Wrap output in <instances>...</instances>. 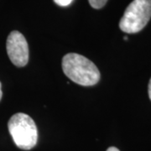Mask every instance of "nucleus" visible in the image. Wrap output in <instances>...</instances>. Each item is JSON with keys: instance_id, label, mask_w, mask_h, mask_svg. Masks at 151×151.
<instances>
[{"instance_id": "10", "label": "nucleus", "mask_w": 151, "mask_h": 151, "mask_svg": "<svg viewBox=\"0 0 151 151\" xmlns=\"http://www.w3.org/2000/svg\"><path fill=\"white\" fill-rule=\"evenodd\" d=\"M124 40H128V37H127V36H125V37H124Z\"/></svg>"}, {"instance_id": "8", "label": "nucleus", "mask_w": 151, "mask_h": 151, "mask_svg": "<svg viewBox=\"0 0 151 151\" xmlns=\"http://www.w3.org/2000/svg\"><path fill=\"white\" fill-rule=\"evenodd\" d=\"M107 151H120L119 149H117L116 147H109Z\"/></svg>"}, {"instance_id": "7", "label": "nucleus", "mask_w": 151, "mask_h": 151, "mask_svg": "<svg viewBox=\"0 0 151 151\" xmlns=\"http://www.w3.org/2000/svg\"><path fill=\"white\" fill-rule=\"evenodd\" d=\"M148 92H149V97H150V99L151 100V78H150V82H149Z\"/></svg>"}, {"instance_id": "9", "label": "nucleus", "mask_w": 151, "mask_h": 151, "mask_svg": "<svg viewBox=\"0 0 151 151\" xmlns=\"http://www.w3.org/2000/svg\"><path fill=\"white\" fill-rule=\"evenodd\" d=\"M2 97H3V92H2V85H1V82H0V101L2 99Z\"/></svg>"}, {"instance_id": "1", "label": "nucleus", "mask_w": 151, "mask_h": 151, "mask_svg": "<svg viewBox=\"0 0 151 151\" xmlns=\"http://www.w3.org/2000/svg\"><path fill=\"white\" fill-rule=\"evenodd\" d=\"M61 65L65 75L81 86H93L100 80V71L96 65L81 55L76 53L65 55Z\"/></svg>"}, {"instance_id": "3", "label": "nucleus", "mask_w": 151, "mask_h": 151, "mask_svg": "<svg viewBox=\"0 0 151 151\" xmlns=\"http://www.w3.org/2000/svg\"><path fill=\"white\" fill-rule=\"evenodd\" d=\"M151 18V0H134L127 7L119 22V28L127 34L139 32Z\"/></svg>"}, {"instance_id": "4", "label": "nucleus", "mask_w": 151, "mask_h": 151, "mask_svg": "<svg viewBox=\"0 0 151 151\" xmlns=\"http://www.w3.org/2000/svg\"><path fill=\"white\" fill-rule=\"evenodd\" d=\"M6 49L8 55L14 65L18 67L26 65L29 60V46L21 33L14 30L9 35Z\"/></svg>"}, {"instance_id": "2", "label": "nucleus", "mask_w": 151, "mask_h": 151, "mask_svg": "<svg viewBox=\"0 0 151 151\" xmlns=\"http://www.w3.org/2000/svg\"><path fill=\"white\" fill-rule=\"evenodd\" d=\"M8 128L14 144L19 149L29 150L36 145L37 127L29 115L23 113L14 114L9 120Z\"/></svg>"}, {"instance_id": "6", "label": "nucleus", "mask_w": 151, "mask_h": 151, "mask_svg": "<svg viewBox=\"0 0 151 151\" xmlns=\"http://www.w3.org/2000/svg\"><path fill=\"white\" fill-rule=\"evenodd\" d=\"M73 0H54V2L57 5L61 6V7H66V6L70 5L72 3Z\"/></svg>"}, {"instance_id": "5", "label": "nucleus", "mask_w": 151, "mask_h": 151, "mask_svg": "<svg viewBox=\"0 0 151 151\" xmlns=\"http://www.w3.org/2000/svg\"><path fill=\"white\" fill-rule=\"evenodd\" d=\"M88 2L93 9H100L105 6L108 0H88Z\"/></svg>"}]
</instances>
